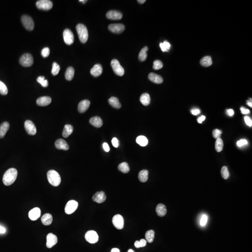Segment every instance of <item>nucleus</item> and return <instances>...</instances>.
<instances>
[{
  "instance_id": "nucleus-62",
  "label": "nucleus",
  "mask_w": 252,
  "mask_h": 252,
  "mask_svg": "<svg viewBox=\"0 0 252 252\" xmlns=\"http://www.w3.org/2000/svg\"><path fill=\"white\" fill-rule=\"evenodd\" d=\"M134 252V251H133L132 249H130V250H128V252Z\"/></svg>"
},
{
  "instance_id": "nucleus-20",
  "label": "nucleus",
  "mask_w": 252,
  "mask_h": 252,
  "mask_svg": "<svg viewBox=\"0 0 252 252\" xmlns=\"http://www.w3.org/2000/svg\"><path fill=\"white\" fill-rule=\"evenodd\" d=\"M90 105V102L87 100H83L80 101L78 105V110L81 113L85 112L88 109Z\"/></svg>"
},
{
  "instance_id": "nucleus-43",
  "label": "nucleus",
  "mask_w": 252,
  "mask_h": 252,
  "mask_svg": "<svg viewBox=\"0 0 252 252\" xmlns=\"http://www.w3.org/2000/svg\"><path fill=\"white\" fill-rule=\"evenodd\" d=\"M163 67V64L160 60H156L154 61L153 63V68L154 70H159L162 68Z\"/></svg>"
},
{
  "instance_id": "nucleus-13",
  "label": "nucleus",
  "mask_w": 252,
  "mask_h": 252,
  "mask_svg": "<svg viewBox=\"0 0 252 252\" xmlns=\"http://www.w3.org/2000/svg\"><path fill=\"white\" fill-rule=\"evenodd\" d=\"M46 246L50 248L57 243V238L56 235L52 233H50L46 237Z\"/></svg>"
},
{
  "instance_id": "nucleus-45",
  "label": "nucleus",
  "mask_w": 252,
  "mask_h": 252,
  "mask_svg": "<svg viewBox=\"0 0 252 252\" xmlns=\"http://www.w3.org/2000/svg\"><path fill=\"white\" fill-rule=\"evenodd\" d=\"M50 53V50L49 48L48 47H45L42 50V56L44 57H48L49 56Z\"/></svg>"
},
{
  "instance_id": "nucleus-49",
  "label": "nucleus",
  "mask_w": 252,
  "mask_h": 252,
  "mask_svg": "<svg viewBox=\"0 0 252 252\" xmlns=\"http://www.w3.org/2000/svg\"><path fill=\"white\" fill-rule=\"evenodd\" d=\"M244 120H245V122L246 125H248V126H249L250 127H252V120L249 117H248V116H245V117H244Z\"/></svg>"
},
{
  "instance_id": "nucleus-47",
  "label": "nucleus",
  "mask_w": 252,
  "mask_h": 252,
  "mask_svg": "<svg viewBox=\"0 0 252 252\" xmlns=\"http://www.w3.org/2000/svg\"><path fill=\"white\" fill-rule=\"evenodd\" d=\"M207 217L205 215H204L202 217L201 219V226H203V227L205 226L206 223H207Z\"/></svg>"
},
{
  "instance_id": "nucleus-61",
  "label": "nucleus",
  "mask_w": 252,
  "mask_h": 252,
  "mask_svg": "<svg viewBox=\"0 0 252 252\" xmlns=\"http://www.w3.org/2000/svg\"><path fill=\"white\" fill-rule=\"evenodd\" d=\"M79 1L83 2V4H85V3L87 1H85V0H80V1Z\"/></svg>"
},
{
  "instance_id": "nucleus-35",
  "label": "nucleus",
  "mask_w": 252,
  "mask_h": 252,
  "mask_svg": "<svg viewBox=\"0 0 252 252\" xmlns=\"http://www.w3.org/2000/svg\"><path fill=\"white\" fill-rule=\"evenodd\" d=\"M118 168L121 172L124 173H128L130 171V166L126 162H123L120 164Z\"/></svg>"
},
{
  "instance_id": "nucleus-8",
  "label": "nucleus",
  "mask_w": 252,
  "mask_h": 252,
  "mask_svg": "<svg viewBox=\"0 0 252 252\" xmlns=\"http://www.w3.org/2000/svg\"><path fill=\"white\" fill-rule=\"evenodd\" d=\"M85 239L89 243L94 244L99 240V236L94 231H88L85 234Z\"/></svg>"
},
{
  "instance_id": "nucleus-39",
  "label": "nucleus",
  "mask_w": 252,
  "mask_h": 252,
  "mask_svg": "<svg viewBox=\"0 0 252 252\" xmlns=\"http://www.w3.org/2000/svg\"><path fill=\"white\" fill-rule=\"evenodd\" d=\"M60 70L59 65L56 62H54L52 64V74L53 75L55 76L59 74Z\"/></svg>"
},
{
  "instance_id": "nucleus-18",
  "label": "nucleus",
  "mask_w": 252,
  "mask_h": 252,
  "mask_svg": "<svg viewBox=\"0 0 252 252\" xmlns=\"http://www.w3.org/2000/svg\"><path fill=\"white\" fill-rule=\"evenodd\" d=\"M148 78L149 80L152 82L157 84H160L163 82L164 79L161 76L155 74L153 72H151L148 76Z\"/></svg>"
},
{
  "instance_id": "nucleus-50",
  "label": "nucleus",
  "mask_w": 252,
  "mask_h": 252,
  "mask_svg": "<svg viewBox=\"0 0 252 252\" xmlns=\"http://www.w3.org/2000/svg\"><path fill=\"white\" fill-rule=\"evenodd\" d=\"M241 112L242 114H248V113H250V111L248 109H246L245 108H244V107H241Z\"/></svg>"
},
{
  "instance_id": "nucleus-53",
  "label": "nucleus",
  "mask_w": 252,
  "mask_h": 252,
  "mask_svg": "<svg viewBox=\"0 0 252 252\" xmlns=\"http://www.w3.org/2000/svg\"><path fill=\"white\" fill-rule=\"evenodd\" d=\"M45 80V78L44 76H39V77H38L37 78V79L38 82L40 84H41L42 83V82L44 81Z\"/></svg>"
},
{
  "instance_id": "nucleus-58",
  "label": "nucleus",
  "mask_w": 252,
  "mask_h": 252,
  "mask_svg": "<svg viewBox=\"0 0 252 252\" xmlns=\"http://www.w3.org/2000/svg\"><path fill=\"white\" fill-rule=\"evenodd\" d=\"M247 104L249 106V107L252 108V99H250V100H249V101H248V103H247Z\"/></svg>"
},
{
  "instance_id": "nucleus-10",
  "label": "nucleus",
  "mask_w": 252,
  "mask_h": 252,
  "mask_svg": "<svg viewBox=\"0 0 252 252\" xmlns=\"http://www.w3.org/2000/svg\"><path fill=\"white\" fill-rule=\"evenodd\" d=\"M113 224L115 227L120 230L124 227V219L120 214H117L113 216L112 220Z\"/></svg>"
},
{
  "instance_id": "nucleus-7",
  "label": "nucleus",
  "mask_w": 252,
  "mask_h": 252,
  "mask_svg": "<svg viewBox=\"0 0 252 252\" xmlns=\"http://www.w3.org/2000/svg\"><path fill=\"white\" fill-rule=\"evenodd\" d=\"M36 6L38 9L49 11L53 7L52 2L49 0H40L36 3Z\"/></svg>"
},
{
  "instance_id": "nucleus-9",
  "label": "nucleus",
  "mask_w": 252,
  "mask_h": 252,
  "mask_svg": "<svg viewBox=\"0 0 252 252\" xmlns=\"http://www.w3.org/2000/svg\"><path fill=\"white\" fill-rule=\"evenodd\" d=\"M78 207V203L76 201L74 200L69 201L65 205L64 209L65 213L67 214H72L77 210Z\"/></svg>"
},
{
  "instance_id": "nucleus-16",
  "label": "nucleus",
  "mask_w": 252,
  "mask_h": 252,
  "mask_svg": "<svg viewBox=\"0 0 252 252\" xmlns=\"http://www.w3.org/2000/svg\"><path fill=\"white\" fill-rule=\"evenodd\" d=\"M107 197L105 195L104 191H98L93 196L92 199L93 201L97 202V203H103L106 200Z\"/></svg>"
},
{
  "instance_id": "nucleus-59",
  "label": "nucleus",
  "mask_w": 252,
  "mask_h": 252,
  "mask_svg": "<svg viewBox=\"0 0 252 252\" xmlns=\"http://www.w3.org/2000/svg\"><path fill=\"white\" fill-rule=\"evenodd\" d=\"M111 252H120V250L117 248H114L112 249Z\"/></svg>"
},
{
  "instance_id": "nucleus-22",
  "label": "nucleus",
  "mask_w": 252,
  "mask_h": 252,
  "mask_svg": "<svg viewBox=\"0 0 252 252\" xmlns=\"http://www.w3.org/2000/svg\"><path fill=\"white\" fill-rule=\"evenodd\" d=\"M103 69L101 65L100 64H96L94 65L91 70V74L94 77H97L101 75L102 73Z\"/></svg>"
},
{
  "instance_id": "nucleus-36",
  "label": "nucleus",
  "mask_w": 252,
  "mask_h": 252,
  "mask_svg": "<svg viewBox=\"0 0 252 252\" xmlns=\"http://www.w3.org/2000/svg\"><path fill=\"white\" fill-rule=\"evenodd\" d=\"M155 237V231L152 230L148 231L145 234V238L146 241L149 243H152Z\"/></svg>"
},
{
  "instance_id": "nucleus-26",
  "label": "nucleus",
  "mask_w": 252,
  "mask_h": 252,
  "mask_svg": "<svg viewBox=\"0 0 252 252\" xmlns=\"http://www.w3.org/2000/svg\"><path fill=\"white\" fill-rule=\"evenodd\" d=\"M52 216L50 213L44 214L41 218L42 222L45 226H49L50 225L52 222Z\"/></svg>"
},
{
  "instance_id": "nucleus-52",
  "label": "nucleus",
  "mask_w": 252,
  "mask_h": 252,
  "mask_svg": "<svg viewBox=\"0 0 252 252\" xmlns=\"http://www.w3.org/2000/svg\"><path fill=\"white\" fill-rule=\"evenodd\" d=\"M191 112L193 115H197L200 113V109H197V108H194V109L191 110Z\"/></svg>"
},
{
  "instance_id": "nucleus-25",
  "label": "nucleus",
  "mask_w": 252,
  "mask_h": 252,
  "mask_svg": "<svg viewBox=\"0 0 252 252\" xmlns=\"http://www.w3.org/2000/svg\"><path fill=\"white\" fill-rule=\"evenodd\" d=\"M156 212L159 216H164L167 213L166 206L164 204H158L156 207Z\"/></svg>"
},
{
  "instance_id": "nucleus-54",
  "label": "nucleus",
  "mask_w": 252,
  "mask_h": 252,
  "mask_svg": "<svg viewBox=\"0 0 252 252\" xmlns=\"http://www.w3.org/2000/svg\"><path fill=\"white\" fill-rule=\"evenodd\" d=\"M48 84L49 83L48 80H46V79H45L44 81L42 82V83L41 85H42V87H46L48 86Z\"/></svg>"
},
{
  "instance_id": "nucleus-41",
  "label": "nucleus",
  "mask_w": 252,
  "mask_h": 252,
  "mask_svg": "<svg viewBox=\"0 0 252 252\" xmlns=\"http://www.w3.org/2000/svg\"><path fill=\"white\" fill-rule=\"evenodd\" d=\"M221 174L222 178L224 179H227L229 178V171H228V168H227V166H223L222 168L221 171Z\"/></svg>"
},
{
  "instance_id": "nucleus-60",
  "label": "nucleus",
  "mask_w": 252,
  "mask_h": 252,
  "mask_svg": "<svg viewBox=\"0 0 252 252\" xmlns=\"http://www.w3.org/2000/svg\"><path fill=\"white\" fill-rule=\"evenodd\" d=\"M145 0H138L137 2H138L139 4H143L145 2Z\"/></svg>"
},
{
  "instance_id": "nucleus-23",
  "label": "nucleus",
  "mask_w": 252,
  "mask_h": 252,
  "mask_svg": "<svg viewBox=\"0 0 252 252\" xmlns=\"http://www.w3.org/2000/svg\"><path fill=\"white\" fill-rule=\"evenodd\" d=\"M89 122L91 125L95 127H100L103 125L102 120L98 116H95L91 118Z\"/></svg>"
},
{
  "instance_id": "nucleus-24",
  "label": "nucleus",
  "mask_w": 252,
  "mask_h": 252,
  "mask_svg": "<svg viewBox=\"0 0 252 252\" xmlns=\"http://www.w3.org/2000/svg\"><path fill=\"white\" fill-rule=\"evenodd\" d=\"M9 123L7 122L2 123L0 126V138H2L4 137L7 131L9 130Z\"/></svg>"
},
{
  "instance_id": "nucleus-21",
  "label": "nucleus",
  "mask_w": 252,
  "mask_h": 252,
  "mask_svg": "<svg viewBox=\"0 0 252 252\" xmlns=\"http://www.w3.org/2000/svg\"><path fill=\"white\" fill-rule=\"evenodd\" d=\"M52 102L51 98L48 96H43L38 98L37 101V104L39 106H46Z\"/></svg>"
},
{
  "instance_id": "nucleus-4",
  "label": "nucleus",
  "mask_w": 252,
  "mask_h": 252,
  "mask_svg": "<svg viewBox=\"0 0 252 252\" xmlns=\"http://www.w3.org/2000/svg\"><path fill=\"white\" fill-rule=\"evenodd\" d=\"M19 62L20 64L23 67H30L33 64V58L31 54L25 53L22 55L20 57Z\"/></svg>"
},
{
  "instance_id": "nucleus-17",
  "label": "nucleus",
  "mask_w": 252,
  "mask_h": 252,
  "mask_svg": "<svg viewBox=\"0 0 252 252\" xmlns=\"http://www.w3.org/2000/svg\"><path fill=\"white\" fill-rule=\"evenodd\" d=\"M40 215L41 210L38 207L32 209L29 212V218L33 221L37 220L40 217Z\"/></svg>"
},
{
  "instance_id": "nucleus-3",
  "label": "nucleus",
  "mask_w": 252,
  "mask_h": 252,
  "mask_svg": "<svg viewBox=\"0 0 252 252\" xmlns=\"http://www.w3.org/2000/svg\"><path fill=\"white\" fill-rule=\"evenodd\" d=\"M78 36L81 42L86 43L88 38V32L87 28L85 25L79 23L76 27Z\"/></svg>"
},
{
  "instance_id": "nucleus-51",
  "label": "nucleus",
  "mask_w": 252,
  "mask_h": 252,
  "mask_svg": "<svg viewBox=\"0 0 252 252\" xmlns=\"http://www.w3.org/2000/svg\"><path fill=\"white\" fill-rule=\"evenodd\" d=\"M103 147L105 152H109V150H110V148H109V145H108V143H106V142H104L103 143Z\"/></svg>"
},
{
  "instance_id": "nucleus-5",
  "label": "nucleus",
  "mask_w": 252,
  "mask_h": 252,
  "mask_svg": "<svg viewBox=\"0 0 252 252\" xmlns=\"http://www.w3.org/2000/svg\"><path fill=\"white\" fill-rule=\"evenodd\" d=\"M22 23L28 30H32L34 28V22L31 17L27 15H23L21 18Z\"/></svg>"
},
{
  "instance_id": "nucleus-27",
  "label": "nucleus",
  "mask_w": 252,
  "mask_h": 252,
  "mask_svg": "<svg viewBox=\"0 0 252 252\" xmlns=\"http://www.w3.org/2000/svg\"><path fill=\"white\" fill-rule=\"evenodd\" d=\"M73 131H74V127L71 125H69V124L65 125L62 133L63 137L67 138L69 137L72 134Z\"/></svg>"
},
{
  "instance_id": "nucleus-28",
  "label": "nucleus",
  "mask_w": 252,
  "mask_h": 252,
  "mask_svg": "<svg viewBox=\"0 0 252 252\" xmlns=\"http://www.w3.org/2000/svg\"><path fill=\"white\" fill-rule=\"evenodd\" d=\"M140 102L143 105L147 106L150 104V97L149 94L144 93L142 94L140 98Z\"/></svg>"
},
{
  "instance_id": "nucleus-31",
  "label": "nucleus",
  "mask_w": 252,
  "mask_h": 252,
  "mask_svg": "<svg viewBox=\"0 0 252 252\" xmlns=\"http://www.w3.org/2000/svg\"><path fill=\"white\" fill-rule=\"evenodd\" d=\"M149 176V171L146 170H143L140 171L139 173V179L142 183L146 182L148 180Z\"/></svg>"
},
{
  "instance_id": "nucleus-14",
  "label": "nucleus",
  "mask_w": 252,
  "mask_h": 252,
  "mask_svg": "<svg viewBox=\"0 0 252 252\" xmlns=\"http://www.w3.org/2000/svg\"><path fill=\"white\" fill-rule=\"evenodd\" d=\"M108 29L115 33H120L125 30V26L121 23L111 24L108 26Z\"/></svg>"
},
{
  "instance_id": "nucleus-44",
  "label": "nucleus",
  "mask_w": 252,
  "mask_h": 252,
  "mask_svg": "<svg viewBox=\"0 0 252 252\" xmlns=\"http://www.w3.org/2000/svg\"><path fill=\"white\" fill-rule=\"evenodd\" d=\"M222 132L218 129H215L212 131V136L214 138L218 139L221 137Z\"/></svg>"
},
{
  "instance_id": "nucleus-29",
  "label": "nucleus",
  "mask_w": 252,
  "mask_h": 252,
  "mask_svg": "<svg viewBox=\"0 0 252 252\" xmlns=\"http://www.w3.org/2000/svg\"><path fill=\"white\" fill-rule=\"evenodd\" d=\"M108 102L110 105H111L113 107L117 109H119L122 106L118 98L115 97H112L109 98L108 99Z\"/></svg>"
},
{
  "instance_id": "nucleus-48",
  "label": "nucleus",
  "mask_w": 252,
  "mask_h": 252,
  "mask_svg": "<svg viewBox=\"0 0 252 252\" xmlns=\"http://www.w3.org/2000/svg\"><path fill=\"white\" fill-rule=\"evenodd\" d=\"M112 143L113 147H115V148H118L119 146V141L116 138L114 137L113 138L112 140Z\"/></svg>"
},
{
  "instance_id": "nucleus-30",
  "label": "nucleus",
  "mask_w": 252,
  "mask_h": 252,
  "mask_svg": "<svg viewBox=\"0 0 252 252\" xmlns=\"http://www.w3.org/2000/svg\"><path fill=\"white\" fill-rule=\"evenodd\" d=\"M200 64L203 67H210L212 64V57L209 56L204 57L201 59Z\"/></svg>"
},
{
  "instance_id": "nucleus-46",
  "label": "nucleus",
  "mask_w": 252,
  "mask_h": 252,
  "mask_svg": "<svg viewBox=\"0 0 252 252\" xmlns=\"http://www.w3.org/2000/svg\"><path fill=\"white\" fill-rule=\"evenodd\" d=\"M248 141L245 139H241V140L238 141L237 142V145L239 147H241L242 146L248 144Z\"/></svg>"
},
{
  "instance_id": "nucleus-56",
  "label": "nucleus",
  "mask_w": 252,
  "mask_h": 252,
  "mask_svg": "<svg viewBox=\"0 0 252 252\" xmlns=\"http://www.w3.org/2000/svg\"><path fill=\"white\" fill-rule=\"evenodd\" d=\"M227 113L228 114V115L231 116L234 115V111L233 109H230L227 110Z\"/></svg>"
},
{
  "instance_id": "nucleus-6",
  "label": "nucleus",
  "mask_w": 252,
  "mask_h": 252,
  "mask_svg": "<svg viewBox=\"0 0 252 252\" xmlns=\"http://www.w3.org/2000/svg\"><path fill=\"white\" fill-rule=\"evenodd\" d=\"M111 67L115 74L119 76H122L124 74V68L120 65L119 61L117 59H113L112 60Z\"/></svg>"
},
{
  "instance_id": "nucleus-55",
  "label": "nucleus",
  "mask_w": 252,
  "mask_h": 252,
  "mask_svg": "<svg viewBox=\"0 0 252 252\" xmlns=\"http://www.w3.org/2000/svg\"><path fill=\"white\" fill-rule=\"evenodd\" d=\"M205 116L202 115L200 117L197 119V122L199 123H202L204 120H205Z\"/></svg>"
},
{
  "instance_id": "nucleus-11",
  "label": "nucleus",
  "mask_w": 252,
  "mask_h": 252,
  "mask_svg": "<svg viewBox=\"0 0 252 252\" xmlns=\"http://www.w3.org/2000/svg\"><path fill=\"white\" fill-rule=\"evenodd\" d=\"M63 38L65 44L71 45L73 44L74 40V34L69 29H65L63 32Z\"/></svg>"
},
{
  "instance_id": "nucleus-37",
  "label": "nucleus",
  "mask_w": 252,
  "mask_h": 252,
  "mask_svg": "<svg viewBox=\"0 0 252 252\" xmlns=\"http://www.w3.org/2000/svg\"><path fill=\"white\" fill-rule=\"evenodd\" d=\"M224 143L222 140L220 138L217 139L215 142V149L217 152H219L223 150Z\"/></svg>"
},
{
  "instance_id": "nucleus-15",
  "label": "nucleus",
  "mask_w": 252,
  "mask_h": 252,
  "mask_svg": "<svg viewBox=\"0 0 252 252\" xmlns=\"http://www.w3.org/2000/svg\"><path fill=\"white\" fill-rule=\"evenodd\" d=\"M122 13L117 11H109L106 15V16L108 19L113 20L121 19L122 17Z\"/></svg>"
},
{
  "instance_id": "nucleus-32",
  "label": "nucleus",
  "mask_w": 252,
  "mask_h": 252,
  "mask_svg": "<svg viewBox=\"0 0 252 252\" xmlns=\"http://www.w3.org/2000/svg\"><path fill=\"white\" fill-rule=\"evenodd\" d=\"M74 69L72 67H69L65 71V78L67 80L71 81L73 79L74 75Z\"/></svg>"
},
{
  "instance_id": "nucleus-12",
  "label": "nucleus",
  "mask_w": 252,
  "mask_h": 252,
  "mask_svg": "<svg viewBox=\"0 0 252 252\" xmlns=\"http://www.w3.org/2000/svg\"><path fill=\"white\" fill-rule=\"evenodd\" d=\"M24 127L28 134L30 135H35L37 133L36 126L31 120H26L24 123Z\"/></svg>"
},
{
  "instance_id": "nucleus-38",
  "label": "nucleus",
  "mask_w": 252,
  "mask_h": 252,
  "mask_svg": "<svg viewBox=\"0 0 252 252\" xmlns=\"http://www.w3.org/2000/svg\"><path fill=\"white\" fill-rule=\"evenodd\" d=\"M160 47L162 50V52H168L171 48V45L168 42L164 41L163 42H161L160 44Z\"/></svg>"
},
{
  "instance_id": "nucleus-2",
  "label": "nucleus",
  "mask_w": 252,
  "mask_h": 252,
  "mask_svg": "<svg viewBox=\"0 0 252 252\" xmlns=\"http://www.w3.org/2000/svg\"><path fill=\"white\" fill-rule=\"evenodd\" d=\"M47 178L50 185L58 186L61 183V177L58 172L54 170H50L47 173Z\"/></svg>"
},
{
  "instance_id": "nucleus-40",
  "label": "nucleus",
  "mask_w": 252,
  "mask_h": 252,
  "mask_svg": "<svg viewBox=\"0 0 252 252\" xmlns=\"http://www.w3.org/2000/svg\"><path fill=\"white\" fill-rule=\"evenodd\" d=\"M8 93V90L6 85L3 82L0 81V93L2 95H6Z\"/></svg>"
},
{
  "instance_id": "nucleus-42",
  "label": "nucleus",
  "mask_w": 252,
  "mask_h": 252,
  "mask_svg": "<svg viewBox=\"0 0 252 252\" xmlns=\"http://www.w3.org/2000/svg\"><path fill=\"white\" fill-rule=\"evenodd\" d=\"M147 244V241L144 239H141L140 241H136L134 243V246L136 248H142L145 246Z\"/></svg>"
},
{
  "instance_id": "nucleus-19",
  "label": "nucleus",
  "mask_w": 252,
  "mask_h": 252,
  "mask_svg": "<svg viewBox=\"0 0 252 252\" xmlns=\"http://www.w3.org/2000/svg\"><path fill=\"white\" fill-rule=\"evenodd\" d=\"M55 146L59 149L67 150L69 149V145L68 144L67 142L62 139L57 140L55 142Z\"/></svg>"
},
{
  "instance_id": "nucleus-1",
  "label": "nucleus",
  "mask_w": 252,
  "mask_h": 252,
  "mask_svg": "<svg viewBox=\"0 0 252 252\" xmlns=\"http://www.w3.org/2000/svg\"><path fill=\"white\" fill-rule=\"evenodd\" d=\"M17 170L15 168H11L7 170L3 176V183L6 186L12 185L17 178Z\"/></svg>"
},
{
  "instance_id": "nucleus-34",
  "label": "nucleus",
  "mask_w": 252,
  "mask_h": 252,
  "mask_svg": "<svg viewBox=\"0 0 252 252\" xmlns=\"http://www.w3.org/2000/svg\"><path fill=\"white\" fill-rule=\"evenodd\" d=\"M136 142L139 145L142 147H145L148 144V139L143 135H140L137 137Z\"/></svg>"
},
{
  "instance_id": "nucleus-57",
  "label": "nucleus",
  "mask_w": 252,
  "mask_h": 252,
  "mask_svg": "<svg viewBox=\"0 0 252 252\" xmlns=\"http://www.w3.org/2000/svg\"><path fill=\"white\" fill-rule=\"evenodd\" d=\"M6 229L4 227L0 226V234H4L6 232Z\"/></svg>"
},
{
  "instance_id": "nucleus-33",
  "label": "nucleus",
  "mask_w": 252,
  "mask_h": 252,
  "mask_svg": "<svg viewBox=\"0 0 252 252\" xmlns=\"http://www.w3.org/2000/svg\"><path fill=\"white\" fill-rule=\"evenodd\" d=\"M149 48L147 46L143 47V48L141 50L138 56V59L140 60V61L143 62L146 59L147 57V52Z\"/></svg>"
}]
</instances>
